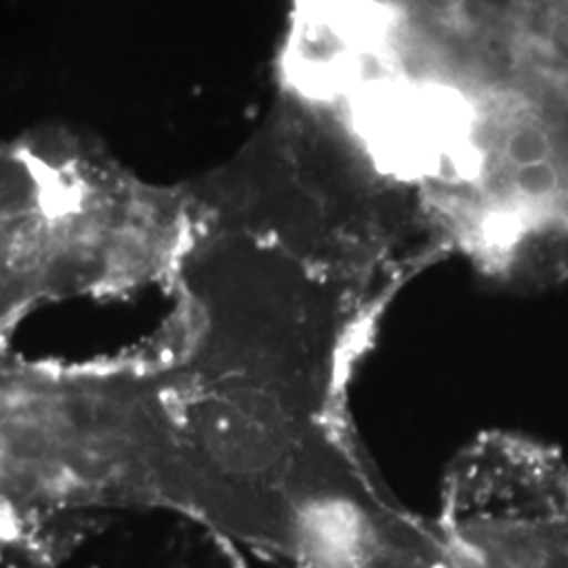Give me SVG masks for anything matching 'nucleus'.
I'll return each mask as SVG.
<instances>
[{
    "label": "nucleus",
    "instance_id": "f257e3e1",
    "mask_svg": "<svg viewBox=\"0 0 568 568\" xmlns=\"http://www.w3.org/2000/svg\"><path fill=\"white\" fill-rule=\"evenodd\" d=\"M173 361L0 356V518L51 562L91 511L182 509Z\"/></svg>",
    "mask_w": 568,
    "mask_h": 568
},
{
    "label": "nucleus",
    "instance_id": "f03ea898",
    "mask_svg": "<svg viewBox=\"0 0 568 568\" xmlns=\"http://www.w3.org/2000/svg\"><path fill=\"white\" fill-rule=\"evenodd\" d=\"M183 190L199 227L267 244L382 304L447 255L417 190L339 122L283 95L232 161Z\"/></svg>",
    "mask_w": 568,
    "mask_h": 568
},
{
    "label": "nucleus",
    "instance_id": "7ed1b4c3",
    "mask_svg": "<svg viewBox=\"0 0 568 568\" xmlns=\"http://www.w3.org/2000/svg\"><path fill=\"white\" fill-rule=\"evenodd\" d=\"M190 234L182 185L143 182L93 140L0 142V356L44 305L173 283Z\"/></svg>",
    "mask_w": 568,
    "mask_h": 568
},
{
    "label": "nucleus",
    "instance_id": "20e7f679",
    "mask_svg": "<svg viewBox=\"0 0 568 568\" xmlns=\"http://www.w3.org/2000/svg\"><path fill=\"white\" fill-rule=\"evenodd\" d=\"M436 523L459 568H568V462L485 438L455 462Z\"/></svg>",
    "mask_w": 568,
    "mask_h": 568
},
{
    "label": "nucleus",
    "instance_id": "39448f33",
    "mask_svg": "<svg viewBox=\"0 0 568 568\" xmlns=\"http://www.w3.org/2000/svg\"><path fill=\"white\" fill-rule=\"evenodd\" d=\"M49 560L0 518V568H44Z\"/></svg>",
    "mask_w": 568,
    "mask_h": 568
}]
</instances>
